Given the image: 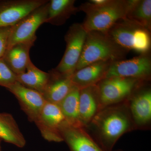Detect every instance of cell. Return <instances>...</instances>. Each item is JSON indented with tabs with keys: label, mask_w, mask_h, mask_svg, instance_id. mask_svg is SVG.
<instances>
[{
	"label": "cell",
	"mask_w": 151,
	"mask_h": 151,
	"mask_svg": "<svg viewBox=\"0 0 151 151\" xmlns=\"http://www.w3.org/2000/svg\"><path fill=\"white\" fill-rule=\"evenodd\" d=\"M84 128L104 151H113L122 135L136 130L127 101L100 110Z\"/></svg>",
	"instance_id": "cell-1"
},
{
	"label": "cell",
	"mask_w": 151,
	"mask_h": 151,
	"mask_svg": "<svg viewBox=\"0 0 151 151\" xmlns=\"http://www.w3.org/2000/svg\"><path fill=\"white\" fill-rule=\"evenodd\" d=\"M130 0H107L101 5L89 1L78 7L79 12L86 15L81 24L87 32L99 31L106 33L117 22L126 18Z\"/></svg>",
	"instance_id": "cell-2"
},
{
	"label": "cell",
	"mask_w": 151,
	"mask_h": 151,
	"mask_svg": "<svg viewBox=\"0 0 151 151\" xmlns=\"http://www.w3.org/2000/svg\"><path fill=\"white\" fill-rule=\"evenodd\" d=\"M128 52L112 40L105 33L87 32L76 70L101 61L112 62L124 59Z\"/></svg>",
	"instance_id": "cell-3"
},
{
	"label": "cell",
	"mask_w": 151,
	"mask_h": 151,
	"mask_svg": "<svg viewBox=\"0 0 151 151\" xmlns=\"http://www.w3.org/2000/svg\"><path fill=\"white\" fill-rule=\"evenodd\" d=\"M105 33L119 46L128 52L132 50L140 54L150 53V31L127 19L117 22Z\"/></svg>",
	"instance_id": "cell-4"
},
{
	"label": "cell",
	"mask_w": 151,
	"mask_h": 151,
	"mask_svg": "<svg viewBox=\"0 0 151 151\" xmlns=\"http://www.w3.org/2000/svg\"><path fill=\"white\" fill-rule=\"evenodd\" d=\"M147 82L133 78H104L96 84L100 111L108 106L125 102L137 89Z\"/></svg>",
	"instance_id": "cell-5"
},
{
	"label": "cell",
	"mask_w": 151,
	"mask_h": 151,
	"mask_svg": "<svg viewBox=\"0 0 151 151\" xmlns=\"http://www.w3.org/2000/svg\"><path fill=\"white\" fill-rule=\"evenodd\" d=\"M87 32L81 24L71 25L65 35L66 48L63 56L54 70L71 76L76 70L86 40Z\"/></svg>",
	"instance_id": "cell-6"
},
{
	"label": "cell",
	"mask_w": 151,
	"mask_h": 151,
	"mask_svg": "<svg viewBox=\"0 0 151 151\" xmlns=\"http://www.w3.org/2000/svg\"><path fill=\"white\" fill-rule=\"evenodd\" d=\"M48 2L34 10L12 27L8 49L16 44L36 40L37 30L46 23Z\"/></svg>",
	"instance_id": "cell-7"
},
{
	"label": "cell",
	"mask_w": 151,
	"mask_h": 151,
	"mask_svg": "<svg viewBox=\"0 0 151 151\" xmlns=\"http://www.w3.org/2000/svg\"><path fill=\"white\" fill-rule=\"evenodd\" d=\"M151 75V58L149 53L112 63L105 78H133L148 82L150 80Z\"/></svg>",
	"instance_id": "cell-8"
},
{
	"label": "cell",
	"mask_w": 151,
	"mask_h": 151,
	"mask_svg": "<svg viewBox=\"0 0 151 151\" xmlns=\"http://www.w3.org/2000/svg\"><path fill=\"white\" fill-rule=\"evenodd\" d=\"M146 84L126 100L136 130L149 129L151 127V90Z\"/></svg>",
	"instance_id": "cell-9"
},
{
	"label": "cell",
	"mask_w": 151,
	"mask_h": 151,
	"mask_svg": "<svg viewBox=\"0 0 151 151\" xmlns=\"http://www.w3.org/2000/svg\"><path fill=\"white\" fill-rule=\"evenodd\" d=\"M35 123L45 139L56 142L63 141L60 129L67 122L59 105L46 101Z\"/></svg>",
	"instance_id": "cell-10"
},
{
	"label": "cell",
	"mask_w": 151,
	"mask_h": 151,
	"mask_svg": "<svg viewBox=\"0 0 151 151\" xmlns=\"http://www.w3.org/2000/svg\"><path fill=\"white\" fill-rule=\"evenodd\" d=\"M48 0H0V27H12Z\"/></svg>",
	"instance_id": "cell-11"
},
{
	"label": "cell",
	"mask_w": 151,
	"mask_h": 151,
	"mask_svg": "<svg viewBox=\"0 0 151 151\" xmlns=\"http://www.w3.org/2000/svg\"><path fill=\"white\" fill-rule=\"evenodd\" d=\"M6 89L16 97L29 119L35 122L46 102L42 94L24 86L17 81Z\"/></svg>",
	"instance_id": "cell-12"
},
{
	"label": "cell",
	"mask_w": 151,
	"mask_h": 151,
	"mask_svg": "<svg viewBox=\"0 0 151 151\" xmlns=\"http://www.w3.org/2000/svg\"><path fill=\"white\" fill-rule=\"evenodd\" d=\"M59 132L70 151H104L84 127H73L66 123Z\"/></svg>",
	"instance_id": "cell-13"
},
{
	"label": "cell",
	"mask_w": 151,
	"mask_h": 151,
	"mask_svg": "<svg viewBox=\"0 0 151 151\" xmlns=\"http://www.w3.org/2000/svg\"><path fill=\"white\" fill-rule=\"evenodd\" d=\"M113 62L98 61L76 70L71 76L73 85L80 89L96 85L105 78L108 69Z\"/></svg>",
	"instance_id": "cell-14"
},
{
	"label": "cell",
	"mask_w": 151,
	"mask_h": 151,
	"mask_svg": "<svg viewBox=\"0 0 151 151\" xmlns=\"http://www.w3.org/2000/svg\"><path fill=\"white\" fill-rule=\"evenodd\" d=\"M46 87L42 93L46 101L59 105L74 86L71 76L63 75L52 69Z\"/></svg>",
	"instance_id": "cell-15"
},
{
	"label": "cell",
	"mask_w": 151,
	"mask_h": 151,
	"mask_svg": "<svg viewBox=\"0 0 151 151\" xmlns=\"http://www.w3.org/2000/svg\"><path fill=\"white\" fill-rule=\"evenodd\" d=\"M35 41L20 42L8 49L3 57L5 62L16 75L23 73L31 60L29 51Z\"/></svg>",
	"instance_id": "cell-16"
},
{
	"label": "cell",
	"mask_w": 151,
	"mask_h": 151,
	"mask_svg": "<svg viewBox=\"0 0 151 151\" xmlns=\"http://www.w3.org/2000/svg\"><path fill=\"white\" fill-rule=\"evenodd\" d=\"M100 111L96 85L80 89L79 116L83 127H86Z\"/></svg>",
	"instance_id": "cell-17"
},
{
	"label": "cell",
	"mask_w": 151,
	"mask_h": 151,
	"mask_svg": "<svg viewBox=\"0 0 151 151\" xmlns=\"http://www.w3.org/2000/svg\"><path fill=\"white\" fill-rule=\"evenodd\" d=\"M75 0L49 1L46 23L55 26L64 24L70 17L79 12Z\"/></svg>",
	"instance_id": "cell-18"
},
{
	"label": "cell",
	"mask_w": 151,
	"mask_h": 151,
	"mask_svg": "<svg viewBox=\"0 0 151 151\" xmlns=\"http://www.w3.org/2000/svg\"><path fill=\"white\" fill-rule=\"evenodd\" d=\"M50 77V73L39 69L31 60L25 71L17 75V81L25 87L42 93L48 84Z\"/></svg>",
	"instance_id": "cell-19"
},
{
	"label": "cell",
	"mask_w": 151,
	"mask_h": 151,
	"mask_svg": "<svg viewBox=\"0 0 151 151\" xmlns=\"http://www.w3.org/2000/svg\"><path fill=\"white\" fill-rule=\"evenodd\" d=\"M19 148L24 147L25 139L13 117L9 113H0V140Z\"/></svg>",
	"instance_id": "cell-20"
},
{
	"label": "cell",
	"mask_w": 151,
	"mask_h": 151,
	"mask_svg": "<svg viewBox=\"0 0 151 151\" xmlns=\"http://www.w3.org/2000/svg\"><path fill=\"white\" fill-rule=\"evenodd\" d=\"M126 19L151 31V0H130Z\"/></svg>",
	"instance_id": "cell-21"
},
{
	"label": "cell",
	"mask_w": 151,
	"mask_h": 151,
	"mask_svg": "<svg viewBox=\"0 0 151 151\" xmlns=\"http://www.w3.org/2000/svg\"><path fill=\"white\" fill-rule=\"evenodd\" d=\"M80 89L73 86L59 104L68 124L75 127H82L79 120V98Z\"/></svg>",
	"instance_id": "cell-22"
},
{
	"label": "cell",
	"mask_w": 151,
	"mask_h": 151,
	"mask_svg": "<svg viewBox=\"0 0 151 151\" xmlns=\"http://www.w3.org/2000/svg\"><path fill=\"white\" fill-rule=\"evenodd\" d=\"M16 81V74L8 66L3 58H0V86L7 88Z\"/></svg>",
	"instance_id": "cell-23"
},
{
	"label": "cell",
	"mask_w": 151,
	"mask_h": 151,
	"mask_svg": "<svg viewBox=\"0 0 151 151\" xmlns=\"http://www.w3.org/2000/svg\"><path fill=\"white\" fill-rule=\"evenodd\" d=\"M12 27H0V58H2L8 47Z\"/></svg>",
	"instance_id": "cell-24"
},
{
	"label": "cell",
	"mask_w": 151,
	"mask_h": 151,
	"mask_svg": "<svg viewBox=\"0 0 151 151\" xmlns=\"http://www.w3.org/2000/svg\"><path fill=\"white\" fill-rule=\"evenodd\" d=\"M0 142H1V141H0ZM0 151H1V145H0Z\"/></svg>",
	"instance_id": "cell-25"
},
{
	"label": "cell",
	"mask_w": 151,
	"mask_h": 151,
	"mask_svg": "<svg viewBox=\"0 0 151 151\" xmlns=\"http://www.w3.org/2000/svg\"><path fill=\"white\" fill-rule=\"evenodd\" d=\"M120 151V150H119V151Z\"/></svg>",
	"instance_id": "cell-26"
},
{
	"label": "cell",
	"mask_w": 151,
	"mask_h": 151,
	"mask_svg": "<svg viewBox=\"0 0 151 151\" xmlns=\"http://www.w3.org/2000/svg\"><path fill=\"white\" fill-rule=\"evenodd\" d=\"M0 141H1V140H0Z\"/></svg>",
	"instance_id": "cell-27"
}]
</instances>
